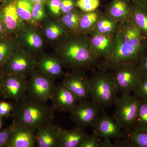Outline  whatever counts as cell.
Instances as JSON below:
<instances>
[{
    "label": "cell",
    "mask_w": 147,
    "mask_h": 147,
    "mask_svg": "<svg viewBox=\"0 0 147 147\" xmlns=\"http://www.w3.org/2000/svg\"><path fill=\"white\" fill-rule=\"evenodd\" d=\"M147 53V39L131 23H119L114 36V48L110 57L100 64L98 69L108 70L113 66L139 62Z\"/></svg>",
    "instance_id": "cell-1"
},
{
    "label": "cell",
    "mask_w": 147,
    "mask_h": 147,
    "mask_svg": "<svg viewBox=\"0 0 147 147\" xmlns=\"http://www.w3.org/2000/svg\"><path fill=\"white\" fill-rule=\"evenodd\" d=\"M55 51L64 67L84 72L98 69V62L91 53L86 35L67 34L56 42Z\"/></svg>",
    "instance_id": "cell-2"
},
{
    "label": "cell",
    "mask_w": 147,
    "mask_h": 147,
    "mask_svg": "<svg viewBox=\"0 0 147 147\" xmlns=\"http://www.w3.org/2000/svg\"><path fill=\"white\" fill-rule=\"evenodd\" d=\"M16 102L11 117L16 127H25L36 131L40 127L52 123L54 107L26 95Z\"/></svg>",
    "instance_id": "cell-3"
},
{
    "label": "cell",
    "mask_w": 147,
    "mask_h": 147,
    "mask_svg": "<svg viewBox=\"0 0 147 147\" xmlns=\"http://www.w3.org/2000/svg\"><path fill=\"white\" fill-rule=\"evenodd\" d=\"M89 86L92 101L100 110L115 104L118 92L111 71L99 69L92 70L89 77Z\"/></svg>",
    "instance_id": "cell-4"
},
{
    "label": "cell",
    "mask_w": 147,
    "mask_h": 147,
    "mask_svg": "<svg viewBox=\"0 0 147 147\" xmlns=\"http://www.w3.org/2000/svg\"><path fill=\"white\" fill-rule=\"evenodd\" d=\"M138 62L119 64L109 69L118 92L122 94H130L138 86L143 76L139 70Z\"/></svg>",
    "instance_id": "cell-5"
},
{
    "label": "cell",
    "mask_w": 147,
    "mask_h": 147,
    "mask_svg": "<svg viewBox=\"0 0 147 147\" xmlns=\"http://www.w3.org/2000/svg\"><path fill=\"white\" fill-rule=\"evenodd\" d=\"M140 100L135 95L122 94L117 98L113 118L124 131L132 128L137 117Z\"/></svg>",
    "instance_id": "cell-6"
},
{
    "label": "cell",
    "mask_w": 147,
    "mask_h": 147,
    "mask_svg": "<svg viewBox=\"0 0 147 147\" xmlns=\"http://www.w3.org/2000/svg\"><path fill=\"white\" fill-rule=\"evenodd\" d=\"M30 75L26 83V91L29 95L42 102L51 99L56 87L55 79L37 69H35Z\"/></svg>",
    "instance_id": "cell-7"
},
{
    "label": "cell",
    "mask_w": 147,
    "mask_h": 147,
    "mask_svg": "<svg viewBox=\"0 0 147 147\" xmlns=\"http://www.w3.org/2000/svg\"><path fill=\"white\" fill-rule=\"evenodd\" d=\"M15 35L14 39L18 47L32 56L42 52L44 48L45 38L39 26L26 24Z\"/></svg>",
    "instance_id": "cell-8"
},
{
    "label": "cell",
    "mask_w": 147,
    "mask_h": 147,
    "mask_svg": "<svg viewBox=\"0 0 147 147\" xmlns=\"http://www.w3.org/2000/svg\"><path fill=\"white\" fill-rule=\"evenodd\" d=\"M2 67L4 74L26 77L35 69L36 61L32 55L18 46Z\"/></svg>",
    "instance_id": "cell-9"
},
{
    "label": "cell",
    "mask_w": 147,
    "mask_h": 147,
    "mask_svg": "<svg viewBox=\"0 0 147 147\" xmlns=\"http://www.w3.org/2000/svg\"><path fill=\"white\" fill-rule=\"evenodd\" d=\"M62 83L73 94L79 102L88 100L90 98L89 77L84 71L71 70L65 73Z\"/></svg>",
    "instance_id": "cell-10"
},
{
    "label": "cell",
    "mask_w": 147,
    "mask_h": 147,
    "mask_svg": "<svg viewBox=\"0 0 147 147\" xmlns=\"http://www.w3.org/2000/svg\"><path fill=\"white\" fill-rule=\"evenodd\" d=\"M100 108L89 100L79 102L70 113V120L84 129L93 127L99 117Z\"/></svg>",
    "instance_id": "cell-11"
},
{
    "label": "cell",
    "mask_w": 147,
    "mask_h": 147,
    "mask_svg": "<svg viewBox=\"0 0 147 147\" xmlns=\"http://www.w3.org/2000/svg\"><path fill=\"white\" fill-rule=\"evenodd\" d=\"M88 36L91 53L98 62L99 67L112 54L114 48V36H108L94 31Z\"/></svg>",
    "instance_id": "cell-12"
},
{
    "label": "cell",
    "mask_w": 147,
    "mask_h": 147,
    "mask_svg": "<svg viewBox=\"0 0 147 147\" xmlns=\"http://www.w3.org/2000/svg\"><path fill=\"white\" fill-rule=\"evenodd\" d=\"M26 83L25 76L4 74L0 82V91L4 97L16 102L25 95Z\"/></svg>",
    "instance_id": "cell-13"
},
{
    "label": "cell",
    "mask_w": 147,
    "mask_h": 147,
    "mask_svg": "<svg viewBox=\"0 0 147 147\" xmlns=\"http://www.w3.org/2000/svg\"><path fill=\"white\" fill-rule=\"evenodd\" d=\"M16 1L7 0L0 5L1 16L6 36L16 34L26 24L17 14Z\"/></svg>",
    "instance_id": "cell-14"
},
{
    "label": "cell",
    "mask_w": 147,
    "mask_h": 147,
    "mask_svg": "<svg viewBox=\"0 0 147 147\" xmlns=\"http://www.w3.org/2000/svg\"><path fill=\"white\" fill-rule=\"evenodd\" d=\"M101 110L102 115L99 116L93 127V134L101 139H121L123 137L122 129L113 117L106 114L104 108Z\"/></svg>",
    "instance_id": "cell-15"
},
{
    "label": "cell",
    "mask_w": 147,
    "mask_h": 147,
    "mask_svg": "<svg viewBox=\"0 0 147 147\" xmlns=\"http://www.w3.org/2000/svg\"><path fill=\"white\" fill-rule=\"evenodd\" d=\"M103 12L119 24L131 23L132 3L129 0H111Z\"/></svg>",
    "instance_id": "cell-16"
},
{
    "label": "cell",
    "mask_w": 147,
    "mask_h": 147,
    "mask_svg": "<svg viewBox=\"0 0 147 147\" xmlns=\"http://www.w3.org/2000/svg\"><path fill=\"white\" fill-rule=\"evenodd\" d=\"M54 108L70 113L77 105L75 96L63 83L56 87L51 98Z\"/></svg>",
    "instance_id": "cell-17"
},
{
    "label": "cell",
    "mask_w": 147,
    "mask_h": 147,
    "mask_svg": "<svg viewBox=\"0 0 147 147\" xmlns=\"http://www.w3.org/2000/svg\"><path fill=\"white\" fill-rule=\"evenodd\" d=\"M63 64L57 55H43L36 61L37 69L54 79L64 75Z\"/></svg>",
    "instance_id": "cell-18"
},
{
    "label": "cell",
    "mask_w": 147,
    "mask_h": 147,
    "mask_svg": "<svg viewBox=\"0 0 147 147\" xmlns=\"http://www.w3.org/2000/svg\"><path fill=\"white\" fill-rule=\"evenodd\" d=\"M62 128L53 124H47L38 128L35 131L36 147H58L60 133Z\"/></svg>",
    "instance_id": "cell-19"
},
{
    "label": "cell",
    "mask_w": 147,
    "mask_h": 147,
    "mask_svg": "<svg viewBox=\"0 0 147 147\" xmlns=\"http://www.w3.org/2000/svg\"><path fill=\"white\" fill-rule=\"evenodd\" d=\"M115 141V147H147V130L124 131L122 138Z\"/></svg>",
    "instance_id": "cell-20"
},
{
    "label": "cell",
    "mask_w": 147,
    "mask_h": 147,
    "mask_svg": "<svg viewBox=\"0 0 147 147\" xmlns=\"http://www.w3.org/2000/svg\"><path fill=\"white\" fill-rule=\"evenodd\" d=\"M35 131L25 127H16L7 147L36 146Z\"/></svg>",
    "instance_id": "cell-21"
},
{
    "label": "cell",
    "mask_w": 147,
    "mask_h": 147,
    "mask_svg": "<svg viewBox=\"0 0 147 147\" xmlns=\"http://www.w3.org/2000/svg\"><path fill=\"white\" fill-rule=\"evenodd\" d=\"M40 27L45 39L49 42H56L68 34L59 19L51 17Z\"/></svg>",
    "instance_id": "cell-22"
},
{
    "label": "cell",
    "mask_w": 147,
    "mask_h": 147,
    "mask_svg": "<svg viewBox=\"0 0 147 147\" xmlns=\"http://www.w3.org/2000/svg\"><path fill=\"white\" fill-rule=\"evenodd\" d=\"M84 129L77 126L67 130L62 129L58 143V147H79L86 133Z\"/></svg>",
    "instance_id": "cell-23"
},
{
    "label": "cell",
    "mask_w": 147,
    "mask_h": 147,
    "mask_svg": "<svg viewBox=\"0 0 147 147\" xmlns=\"http://www.w3.org/2000/svg\"><path fill=\"white\" fill-rule=\"evenodd\" d=\"M132 3L131 23L147 39V7Z\"/></svg>",
    "instance_id": "cell-24"
},
{
    "label": "cell",
    "mask_w": 147,
    "mask_h": 147,
    "mask_svg": "<svg viewBox=\"0 0 147 147\" xmlns=\"http://www.w3.org/2000/svg\"><path fill=\"white\" fill-rule=\"evenodd\" d=\"M102 12L98 9L91 12H83L79 22L78 33L88 35L93 31Z\"/></svg>",
    "instance_id": "cell-25"
},
{
    "label": "cell",
    "mask_w": 147,
    "mask_h": 147,
    "mask_svg": "<svg viewBox=\"0 0 147 147\" xmlns=\"http://www.w3.org/2000/svg\"><path fill=\"white\" fill-rule=\"evenodd\" d=\"M119 23L102 12L98 20L94 32L108 36L114 37L118 28Z\"/></svg>",
    "instance_id": "cell-26"
},
{
    "label": "cell",
    "mask_w": 147,
    "mask_h": 147,
    "mask_svg": "<svg viewBox=\"0 0 147 147\" xmlns=\"http://www.w3.org/2000/svg\"><path fill=\"white\" fill-rule=\"evenodd\" d=\"M83 12L78 8L61 15L59 20L69 34L78 33L79 21Z\"/></svg>",
    "instance_id": "cell-27"
},
{
    "label": "cell",
    "mask_w": 147,
    "mask_h": 147,
    "mask_svg": "<svg viewBox=\"0 0 147 147\" xmlns=\"http://www.w3.org/2000/svg\"><path fill=\"white\" fill-rule=\"evenodd\" d=\"M18 47L14 38L10 36L0 37V67H2Z\"/></svg>",
    "instance_id": "cell-28"
},
{
    "label": "cell",
    "mask_w": 147,
    "mask_h": 147,
    "mask_svg": "<svg viewBox=\"0 0 147 147\" xmlns=\"http://www.w3.org/2000/svg\"><path fill=\"white\" fill-rule=\"evenodd\" d=\"M50 17L45 2L34 4L32 10L31 22L30 24L40 27Z\"/></svg>",
    "instance_id": "cell-29"
},
{
    "label": "cell",
    "mask_w": 147,
    "mask_h": 147,
    "mask_svg": "<svg viewBox=\"0 0 147 147\" xmlns=\"http://www.w3.org/2000/svg\"><path fill=\"white\" fill-rule=\"evenodd\" d=\"M34 3L30 0H16V8L18 16L26 24H30Z\"/></svg>",
    "instance_id": "cell-30"
},
{
    "label": "cell",
    "mask_w": 147,
    "mask_h": 147,
    "mask_svg": "<svg viewBox=\"0 0 147 147\" xmlns=\"http://www.w3.org/2000/svg\"><path fill=\"white\" fill-rule=\"evenodd\" d=\"M131 129L147 130V100H140L137 117Z\"/></svg>",
    "instance_id": "cell-31"
},
{
    "label": "cell",
    "mask_w": 147,
    "mask_h": 147,
    "mask_svg": "<svg viewBox=\"0 0 147 147\" xmlns=\"http://www.w3.org/2000/svg\"><path fill=\"white\" fill-rule=\"evenodd\" d=\"M100 0H77V8L83 12H89L98 9Z\"/></svg>",
    "instance_id": "cell-32"
},
{
    "label": "cell",
    "mask_w": 147,
    "mask_h": 147,
    "mask_svg": "<svg viewBox=\"0 0 147 147\" xmlns=\"http://www.w3.org/2000/svg\"><path fill=\"white\" fill-rule=\"evenodd\" d=\"M61 0H46L45 6L51 18L59 19L61 16Z\"/></svg>",
    "instance_id": "cell-33"
},
{
    "label": "cell",
    "mask_w": 147,
    "mask_h": 147,
    "mask_svg": "<svg viewBox=\"0 0 147 147\" xmlns=\"http://www.w3.org/2000/svg\"><path fill=\"white\" fill-rule=\"evenodd\" d=\"M134 92V95L140 100H147V74H143L142 80Z\"/></svg>",
    "instance_id": "cell-34"
},
{
    "label": "cell",
    "mask_w": 147,
    "mask_h": 147,
    "mask_svg": "<svg viewBox=\"0 0 147 147\" xmlns=\"http://www.w3.org/2000/svg\"><path fill=\"white\" fill-rule=\"evenodd\" d=\"M16 126L12 123L11 125L3 130H0V147L7 146Z\"/></svg>",
    "instance_id": "cell-35"
},
{
    "label": "cell",
    "mask_w": 147,
    "mask_h": 147,
    "mask_svg": "<svg viewBox=\"0 0 147 147\" xmlns=\"http://www.w3.org/2000/svg\"><path fill=\"white\" fill-rule=\"evenodd\" d=\"M79 147H101V138L96 137L93 133L87 134Z\"/></svg>",
    "instance_id": "cell-36"
},
{
    "label": "cell",
    "mask_w": 147,
    "mask_h": 147,
    "mask_svg": "<svg viewBox=\"0 0 147 147\" xmlns=\"http://www.w3.org/2000/svg\"><path fill=\"white\" fill-rule=\"evenodd\" d=\"M77 0H61V15L69 13L78 8L76 5Z\"/></svg>",
    "instance_id": "cell-37"
},
{
    "label": "cell",
    "mask_w": 147,
    "mask_h": 147,
    "mask_svg": "<svg viewBox=\"0 0 147 147\" xmlns=\"http://www.w3.org/2000/svg\"><path fill=\"white\" fill-rule=\"evenodd\" d=\"M13 106L5 101L0 102V116L2 117L7 118L11 115Z\"/></svg>",
    "instance_id": "cell-38"
},
{
    "label": "cell",
    "mask_w": 147,
    "mask_h": 147,
    "mask_svg": "<svg viewBox=\"0 0 147 147\" xmlns=\"http://www.w3.org/2000/svg\"><path fill=\"white\" fill-rule=\"evenodd\" d=\"M138 66L142 74H147V53L139 61Z\"/></svg>",
    "instance_id": "cell-39"
},
{
    "label": "cell",
    "mask_w": 147,
    "mask_h": 147,
    "mask_svg": "<svg viewBox=\"0 0 147 147\" xmlns=\"http://www.w3.org/2000/svg\"><path fill=\"white\" fill-rule=\"evenodd\" d=\"M101 147H115L113 144L111 143L110 139H104L101 140Z\"/></svg>",
    "instance_id": "cell-40"
},
{
    "label": "cell",
    "mask_w": 147,
    "mask_h": 147,
    "mask_svg": "<svg viewBox=\"0 0 147 147\" xmlns=\"http://www.w3.org/2000/svg\"><path fill=\"white\" fill-rule=\"evenodd\" d=\"M132 3L147 7V0H129Z\"/></svg>",
    "instance_id": "cell-41"
},
{
    "label": "cell",
    "mask_w": 147,
    "mask_h": 147,
    "mask_svg": "<svg viewBox=\"0 0 147 147\" xmlns=\"http://www.w3.org/2000/svg\"><path fill=\"white\" fill-rule=\"evenodd\" d=\"M5 34L4 28L3 25L2 20L1 16V9H0V37L4 36Z\"/></svg>",
    "instance_id": "cell-42"
},
{
    "label": "cell",
    "mask_w": 147,
    "mask_h": 147,
    "mask_svg": "<svg viewBox=\"0 0 147 147\" xmlns=\"http://www.w3.org/2000/svg\"><path fill=\"white\" fill-rule=\"evenodd\" d=\"M34 4L38 2H45L46 0H30Z\"/></svg>",
    "instance_id": "cell-43"
},
{
    "label": "cell",
    "mask_w": 147,
    "mask_h": 147,
    "mask_svg": "<svg viewBox=\"0 0 147 147\" xmlns=\"http://www.w3.org/2000/svg\"><path fill=\"white\" fill-rule=\"evenodd\" d=\"M2 118L0 116V130H1V129L3 126V121Z\"/></svg>",
    "instance_id": "cell-44"
},
{
    "label": "cell",
    "mask_w": 147,
    "mask_h": 147,
    "mask_svg": "<svg viewBox=\"0 0 147 147\" xmlns=\"http://www.w3.org/2000/svg\"><path fill=\"white\" fill-rule=\"evenodd\" d=\"M3 75L1 73V70H0V82H1V80L2 78V76Z\"/></svg>",
    "instance_id": "cell-45"
},
{
    "label": "cell",
    "mask_w": 147,
    "mask_h": 147,
    "mask_svg": "<svg viewBox=\"0 0 147 147\" xmlns=\"http://www.w3.org/2000/svg\"><path fill=\"white\" fill-rule=\"evenodd\" d=\"M7 1V0H0V3H3L6 1Z\"/></svg>",
    "instance_id": "cell-46"
}]
</instances>
